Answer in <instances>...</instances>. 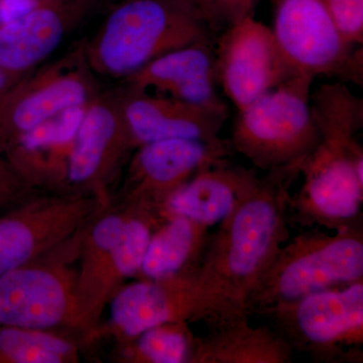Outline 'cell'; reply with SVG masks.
<instances>
[{"instance_id": "obj_1", "label": "cell", "mask_w": 363, "mask_h": 363, "mask_svg": "<svg viewBox=\"0 0 363 363\" xmlns=\"http://www.w3.org/2000/svg\"><path fill=\"white\" fill-rule=\"evenodd\" d=\"M304 161L255 177L209 236L196 274L192 321L211 328L250 318L248 298L288 238L291 188Z\"/></svg>"}, {"instance_id": "obj_2", "label": "cell", "mask_w": 363, "mask_h": 363, "mask_svg": "<svg viewBox=\"0 0 363 363\" xmlns=\"http://www.w3.org/2000/svg\"><path fill=\"white\" fill-rule=\"evenodd\" d=\"M215 35L195 0H125L84 47L91 71L125 79L167 52Z\"/></svg>"}, {"instance_id": "obj_3", "label": "cell", "mask_w": 363, "mask_h": 363, "mask_svg": "<svg viewBox=\"0 0 363 363\" xmlns=\"http://www.w3.org/2000/svg\"><path fill=\"white\" fill-rule=\"evenodd\" d=\"M314 116L319 142L302 164L304 185L291 206L336 230L353 226L363 195V154L357 140L362 113L352 105L332 101L319 105Z\"/></svg>"}, {"instance_id": "obj_4", "label": "cell", "mask_w": 363, "mask_h": 363, "mask_svg": "<svg viewBox=\"0 0 363 363\" xmlns=\"http://www.w3.org/2000/svg\"><path fill=\"white\" fill-rule=\"evenodd\" d=\"M363 236L357 225L335 234L307 233L279 247L247 301L248 316L310 294L362 279Z\"/></svg>"}, {"instance_id": "obj_5", "label": "cell", "mask_w": 363, "mask_h": 363, "mask_svg": "<svg viewBox=\"0 0 363 363\" xmlns=\"http://www.w3.org/2000/svg\"><path fill=\"white\" fill-rule=\"evenodd\" d=\"M313 82L310 76L294 75L238 111L231 150L266 172L307 159L319 142Z\"/></svg>"}, {"instance_id": "obj_6", "label": "cell", "mask_w": 363, "mask_h": 363, "mask_svg": "<svg viewBox=\"0 0 363 363\" xmlns=\"http://www.w3.org/2000/svg\"><path fill=\"white\" fill-rule=\"evenodd\" d=\"M85 229L52 252L0 277V327L87 332L79 311L77 269L72 267Z\"/></svg>"}, {"instance_id": "obj_7", "label": "cell", "mask_w": 363, "mask_h": 363, "mask_svg": "<svg viewBox=\"0 0 363 363\" xmlns=\"http://www.w3.org/2000/svg\"><path fill=\"white\" fill-rule=\"evenodd\" d=\"M107 206V196L98 193L42 192L1 215L0 277L61 247Z\"/></svg>"}, {"instance_id": "obj_8", "label": "cell", "mask_w": 363, "mask_h": 363, "mask_svg": "<svg viewBox=\"0 0 363 363\" xmlns=\"http://www.w3.org/2000/svg\"><path fill=\"white\" fill-rule=\"evenodd\" d=\"M271 28L295 75L363 83L362 45L348 44L322 0H274Z\"/></svg>"}, {"instance_id": "obj_9", "label": "cell", "mask_w": 363, "mask_h": 363, "mask_svg": "<svg viewBox=\"0 0 363 363\" xmlns=\"http://www.w3.org/2000/svg\"><path fill=\"white\" fill-rule=\"evenodd\" d=\"M84 48L23 76L0 104V149L6 152L26 133L96 96Z\"/></svg>"}, {"instance_id": "obj_10", "label": "cell", "mask_w": 363, "mask_h": 363, "mask_svg": "<svg viewBox=\"0 0 363 363\" xmlns=\"http://www.w3.org/2000/svg\"><path fill=\"white\" fill-rule=\"evenodd\" d=\"M230 152L225 140L172 138L140 145L131 154L124 177V203L166 215L164 205L178 189L202 169L228 161Z\"/></svg>"}, {"instance_id": "obj_11", "label": "cell", "mask_w": 363, "mask_h": 363, "mask_svg": "<svg viewBox=\"0 0 363 363\" xmlns=\"http://www.w3.org/2000/svg\"><path fill=\"white\" fill-rule=\"evenodd\" d=\"M217 82L238 111L295 75L271 28L248 16L215 35Z\"/></svg>"}, {"instance_id": "obj_12", "label": "cell", "mask_w": 363, "mask_h": 363, "mask_svg": "<svg viewBox=\"0 0 363 363\" xmlns=\"http://www.w3.org/2000/svg\"><path fill=\"white\" fill-rule=\"evenodd\" d=\"M135 149L116 95L97 94L86 105L74 135L64 192L107 196L106 188Z\"/></svg>"}, {"instance_id": "obj_13", "label": "cell", "mask_w": 363, "mask_h": 363, "mask_svg": "<svg viewBox=\"0 0 363 363\" xmlns=\"http://www.w3.org/2000/svg\"><path fill=\"white\" fill-rule=\"evenodd\" d=\"M277 331L295 345L331 352L340 344H360L363 338L362 279L345 288H332L272 308Z\"/></svg>"}, {"instance_id": "obj_14", "label": "cell", "mask_w": 363, "mask_h": 363, "mask_svg": "<svg viewBox=\"0 0 363 363\" xmlns=\"http://www.w3.org/2000/svg\"><path fill=\"white\" fill-rule=\"evenodd\" d=\"M215 35L167 52L123 79L126 87L173 98L202 108L228 112L218 92Z\"/></svg>"}, {"instance_id": "obj_15", "label": "cell", "mask_w": 363, "mask_h": 363, "mask_svg": "<svg viewBox=\"0 0 363 363\" xmlns=\"http://www.w3.org/2000/svg\"><path fill=\"white\" fill-rule=\"evenodd\" d=\"M95 0H39L25 13L0 23V68L16 77L56 51Z\"/></svg>"}, {"instance_id": "obj_16", "label": "cell", "mask_w": 363, "mask_h": 363, "mask_svg": "<svg viewBox=\"0 0 363 363\" xmlns=\"http://www.w3.org/2000/svg\"><path fill=\"white\" fill-rule=\"evenodd\" d=\"M116 95L136 149L172 138L224 142L219 133L228 112L202 108L126 86Z\"/></svg>"}, {"instance_id": "obj_17", "label": "cell", "mask_w": 363, "mask_h": 363, "mask_svg": "<svg viewBox=\"0 0 363 363\" xmlns=\"http://www.w3.org/2000/svg\"><path fill=\"white\" fill-rule=\"evenodd\" d=\"M197 269L121 286L111 300L112 332L131 341L157 325L192 321Z\"/></svg>"}, {"instance_id": "obj_18", "label": "cell", "mask_w": 363, "mask_h": 363, "mask_svg": "<svg viewBox=\"0 0 363 363\" xmlns=\"http://www.w3.org/2000/svg\"><path fill=\"white\" fill-rule=\"evenodd\" d=\"M131 213L105 209L86 227L81 240L80 269H77L79 311L91 335L97 328L105 305L114 296L111 286L114 250L121 231Z\"/></svg>"}, {"instance_id": "obj_19", "label": "cell", "mask_w": 363, "mask_h": 363, "mask_svg": "<svg viewBox=\"0 0 363 363\" xmlns=\"http://www.w3.org/2000/svg\"><path fill=\"white\" fill-rule=\"evenodd\" d=\"M257 174L228 161L202 169L164 205L167 217L183 216L208 227L226 219Z\"/></svg>"}, {"instance_id": "obj_20", "label": "cell", "mask_w": 363, "mask_h": 363, "mask_svg": "<svg viewBox=\"0 0 363 363\" xmlns=\"http://www.w3.org/2000/svg\"><path fill=\"white\" fill-rule=\"evenodd\" d=\"M211 333L196 338V363H286L293 348L277 330L252 328L248 319L211 327Z\"/></svg>"}, {"instance_id": "obj_21", "label": "cell", "mask_w": 363, "mask_h": 363, "mask_svg": "<svg viewBox=\"0 0 363 363\" xmlns=\"http://www.w3.org/2000/svg\"><path fill=\"white\" fill-rule=\"evenodd\" d=\"M208 229L186 217H169L152 233L140 272L159 279L197 269L209 238Z\"/></svg>"}, {"instance_id": "obj_22", "label": "cell", "mask_w": 363, "mask_h": 363, "mask_svg": "<svg viewBox=\"0 0 363 363\" xmlns=\"http://www.w3.org/2000/svg\"><path fill=\"white\" fill-rule=\"evenodd\" d=\"M77 346L51 331L0 327V363H75Z\"/></svg>"}, {"instance_id": "obj_23", "label": "cell", "mask_w": 363, "mask_h": 363, "mask_svg": "<svg viewBox=\"0 0 363 363\" xmlns=\"http://www.w3.org/2000/svg\"><path fill=\"white\" fill-rule=\"evenodd\" d=\"M125 351L133 362L185 363L192 362L196 338L187 322L152 327L131 340Z\"/></svg>"}, {"instance_id": "obj_24", "label": "cell", "mask_w": 363, "mask_h": 363, "mask_svg": "<svg viewBox=\"0 0 363 363\" xmlns=\"http://www.w3.org/2000/svg\"><path fill=\"white\" fill-rule=\"evenodd\" d=\"M42 193L0 149V216Z\"/></svg>"}, {"instance_id": "obj_25", "label": "cell", "mask_w": 363, "mask_h": 363, "mask_svg": "<svg viewBox=\"0 0 363 363\" xmlns=\"http://www.w3.org/2000/svg\"><path fill=\"white\" fill-rule=\"evenodd\" d=\"M348 44L363 45V0H322Z\"/></svg>"}, {"instance_id": "obj_26", "label": "cell", "mask_w": 363, "mask_h": 363, "mask_svg": "<svg viewBox=\"0 0 363 363\" xmlns=\"http://www.w3.org/2000/svg\"><path fill=\"white\" fill-rule=\"evenodd\" d=\"M259 0H211L208 23L217 35L224 28L253 16V11ZM272 2L274 0H272Z\"/></svg>"}, {"instance_id": "obj_27", "label": "cell", "mask_w": 363, "mask_h": 363, "mask_svg": "<svg viewBox=\"0 0 363 363\" xmlns=\"http://www.w3.org/2000/svg\"><path fill=\"white\" fill-rule=\"evenodd\" d=\"M21 78L11 75V74L7 73L6 71L2 70V69L0 68V104H1L7 92H9L11 88L13 87L16 82H18Z\"/></svg>"}, {"instance_id": "obj_28", "label": "cell", "mask_w": 363, "mask_h": 363, "mask_svg": "<svg viewBox=\"0 0 363 363\" xmlns=\"http://www.w3.org/2000/svg\"><path fill=\"white\" fill-rule=\"evenodd\" d=\"M195 1L196 4H198V6L201 9L203 13H204L205 18H206L207 20L208 13H209L210 11V6H211V0H195ZM208 25H209V23H208Z\"/></svg>"}]
</instances>
